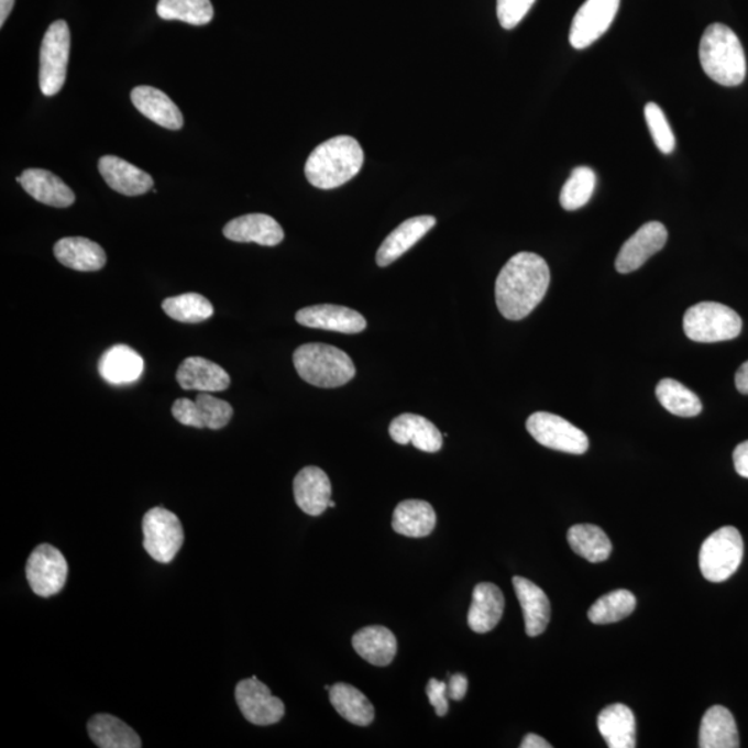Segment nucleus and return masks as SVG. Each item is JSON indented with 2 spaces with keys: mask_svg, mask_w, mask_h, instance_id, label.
<instances>
[{
  "mask_svg": "<svg viewBox=\"0 0 748 748\" xmlns=\"http://www.w3.org/2000/svg\"><path fill=\"white\" fill-rule=\"evenodd\" d=\"M173 415L184 426L196 427V429L221 430L231 421L233 408L227 400L200 392L196 400L189 398L176 399L173 405Z\"/></svg>",
  "mask_w": 748,
  "mask_h": 748,
  "instance_id": "13",
  "label": "nucleus"
},
{
  "mask_svg": "<svg viewBox=\"0 0 748 748\" xmlns=\"http://www.w3.org/2000/svg\"><path fill=\"white\" fill-rule=\"evenodd\" d=\"M142 356L128 345L111 346L99 361L100 376L116 386L135 383L142 376Z\"/></svg>",
  "mask_w": 748,
  "mask_h": 748,
  "instance_id": "31",
  "label": "nucleus"
},
{
  "mask_svg": "<svg viewBox=\"0 0 748 748\" xmlns=\"http://www.w3.org/2000/svg\"><path fill=\"white\" fill-rule=\"evenodd\" d=\"M656 395L670 414L680 418H694L702 414L703 405L697 395L673 378H664L657 384Z\"/></svg>",
  "mask_w": 748,
  "mask_h": 748,
  "instance_id": "35",
  "label": "nucleus"
},
{
  "mask_svg": "<svg viewBox=\"0 0 748 748\" xmlns=\"http://www.w3.org/2000/svg\"><path fill=\"white\" fill-rule=\"evenodd\" d=\"M72 50V34L64 20H57L47 29L42 41L40 56V87L45 96L61 92L67 78V66Z\"/></svg>",
  "mask_w": 748,
  "mask_h": 748,
  "instance_id": "7",
  "label": "nucleus"
},
{
  "mask_svg": "<svg viewBox=\"0 0 748 748\" xmlns=\"http://www.w3.org/2000/svg\"><path fill=\"white\" fill-rule=\"evenodd\" d=\"M426 693L432 707H435L438 717H446L449 710L448 683L432 678V680L427 683Z\"/></svg>",
  "mask_w": 748,
  "mask_h": 748,
  "instance_id": "42",
  "label": "nucleus"
},
{
  "mask_svg": "<svg viewBox=\"0 0 748 748\" xmlns=\"http://www.w3.org/2000/svg\"><path fill=\"white\" fill-rule=\"evenodd\" d=\"M645 119L657 148L662 154H671L676 142L664 111L660 109L659 105L648 103L645 107Z\"/></svg>",
  "mask_w": 748,
  "mask_h": 748,
  "instance_id": "40",
  "label": "nucleus"
},
{
  "mask_svg": "<svg viewBox=\"0 0 748 748\" xmlns=\"http://www.w3.org/2000/svg\"><path fill=\"white\" fill-rule=\"evenodd\" d=\"M734 463L737 474L748 479V441L741 442L736 447Z\"/></svg>",
  "mask_w": 748,
  "mask_h": 748,
  "instance_id": "44",
  "label": "nucleus"
},
{
  "mask_svg": "<svg viewBox=\"0 0 748 748\" xmlns=\"http://www.w3.org/2000/svg\"><path fill=\"white\" fill-rule=\"evenodd\" d=\"M18 182L32 199L42 202V205L67 208L75 202L74 191L51 170L25 169L19 176Z\"/></svg>",
  "mask_w": 748,
  "mask_h": 748,
  "instance_id": "21",
  "label": "nucleus"
},
{
  "mask_svg": "<svg viewBox=\"0 0 748 748\" xmlns=\"http://www.w3.org/2000/svg\"><path fill=\"white\" fill-rule=\"evenodd\" d=\"M698 746L702 748L740 747L736 721L728 708L714 705L707 710L700 726Z\"/></svg>",
  "mask_w": 748,
  "mask_h": 748,
  "instance_id": "28",
  "label": "nucleus"
},
{
  "mask_svg": "<svg viewBox=\"0 0 748 748\" xmlns=\"http://www.w3.org/2000/svg\"><path fill=\"white\" fill-rule=\"evenodd\" d=\"M668 232L661 222H648L624 243L617 255L616 270L619 274H630L639 270L660 250L664 249Z\"/></svg>",
  "mask_w": 748,
  "mask_h": 748,
  "instance_id": "14",
  "label": "nucleus"
},
{
  "mask_svg": "<svg viewBox=\"0 0 748 748\" xmlns=\"http://www.w3.org/2000/svg\"><path fill=\"white\" fill-rule=\"evenodd\" d=\"M571 549L590 563H603L612 554V542L601 527L576 524L568 532Z\"/></svg>",
  "mask_w": 748,
  "mask_h": 748,
  "instance_id": "34",
  "label": "nucleus"
},
{
  "mask_svg": "<svg viewBox=\"0 0 748 748\" xmlns=\"http://www.w3.org/2000/svg\"><path fill=\"white\" fill-rule=\"evenodd\" d=\"M294 367L304 382L320 388L345 386L356 369L344 351L328 344H304L294 351Z\"/></svg>",
  "mask_w": 748,
  "mask_h": 748,
  "instance_id": "4",
  "label": "nucleus"
},
{
  "mask_svg": "<svg viewBox=\"0 0 748 748\" xmlns=\"http://www.w3.org/2000/svg\"><path fill=\"white\" fill-rule=\"evenodd\" d=\"M15 0H0V26L7 23V20L12 13Z\"/></svg>",
  "mask_w": 748,
  "mask_h": 748,
  "instance_id": "47",
  "label": "nucleus"
},
{
  "mask_svg": "<svg viewBox=\"0 0 748 748\" xmlns=\"http://www.w3.org/2000/svg\"><path fill=\"white\" fill-rule=\"evenodd\" d=\"M504 610V593L498 586L483 582L473 591V602L468 614L469 627L473 629V632H490L499 624Z\"/></svg>",
  "mask_w": 748,
  "mask_h": 748,
  "instance_id": "24",
  "label": "nucleus"
},
{
  "mask_svg": "<svg viewBox=\"0 0 748 748\" xmlns=\"http://www.w3.org/2000/svg\"><path fill=\"white\" fill-rule=\"evenodd\" d=\"M176 381L184 389L202 393L224 392L231 386V377L223 367L200 356H190L182 362Z\"/></svg>",
  "mask_w": 748,
  "mask_h": 748,
  "instance_id": "19",
  "label": "nucleus"
},
{
  "mask_svg": "<svg viewBox=\"0 0 748 748\" xmlns=\"http://www.w3.org/2000/svg\"><path fill=\"white\" fill-rule=\"evenodd\" d=\"M223 237L238 243H256L274 248L285 239V232L275 218L265 213H249L232 219L223 228Z\"/></svg>",
  "mask_w": 748,
  "mask_h": 748,
  "instance_id": "16",
  "label": "nucleus"
},
{
  "mask_svg": "<svg viewBox=\"0 0 748 748\" xmlns=\"http://www.w3.org/2000/svg\"><path fill=\"white\" fill-rule=\"evenodd\" d=\"M550 285L547 261L534 253H518L502 268L495 285L496 306L509 320L527 318L542 302Z\"/></svg>",
  "mask_w": 748,
  "mask_h": 748,
  "instance_id": "1",
  "label": "nucleus"
},
{
  "mask_svg": "<svg viewBox=\"0 0 748 748\" xmlns=\"http://www.w3.org/2000/svg\"><path fill=\"white\" fill-rule=\"evenodd\" d=\"M745 544L735 527H723L711 534L700 549L698 563L704 579L710 582H724L739 570Z\"/></svg>",
  "mask_w": 748,
  "mask_h": 748,
  "instance_id": "6",
  "label": "nucleus"
},
{
  "mask_svg": "<svg viewBox=\"0 0 748 748\" xmlns=\"http://www.w3.org/2000/svg\"><path fill=\"white\" fill-rule=\"evenodd\" d=\"M596 187V174L590 167H579L571 173L560 194V205L565 211H575L590 202Z\"/></svg>",
  "mask_w": 748,
  "mask_h": 748,
  "instance_id": "39",
  "label": "nucleus"
},
{
  "mask_svg": "<svg viewBox=\"0 0 748 748\" xmlns=\"http://www.w3.org/2000/svg\"><path fill=\"white\" fill-rule=\"evenodd\" d=\"M365 153L356 139L336 136L319 144L307 160L306 176L315 187L322 190L336 189L360 173Z\"/></svg>",
  "mask_w": 748,
  "mask_h": 748,
  "instance_id": "2",
  "label": "nucleus"
},
{
  "mask_svg": "<svg viewBox=\"0 0 748 748\" xmlns=\"http://www.w3.org/2000/svg\"><path fill=\"white\" fill-rule=\"evenodd\" d=\"M527 430L534 440L553 451L582 455L590 448V440L584 431L548 411L531 415L527 420Z\"/></svg>",
  "mask_w": 748,
  "mask_h": 748,
  "instance_id": "9",
  "label": "nucleus"
},
{
  "mask_svg": "<svg viewBox=\"0 0 748 748\" xmlns=\"http://www.w3.org/2000/svg\"><path fill=\"white\" fill-rule=\"evenodd\" d=\"M157 14L163 20H178L191 25H206L213 18L210 0H160Z\"/></svg>",
  "mask_w": 748,
  "mask_h": 748,
  "instance_id": "38",
  "label": "nucleus"
},
{
  "mask_svg": "<svg viewBox=\"0 0 748 748\" xmlns=\"http://www.w3.org/2000/svg\"><path fill=\"white\" fill-rule=\"evenodd\" d=\"M518 602H520L524 622H526V632L531 638L542 635L550 622V602L541 587L532 581L515 576L513 579Z\"/></svg>",
  "mask_w": 748,
  "mask_h": 748,
  "instance_id": "25",
  "label": "nucleus"
},
{
  "mask_svg": "<svg viewBox=\"0 0 748 748\" xmlns=\"http://www.w3.org/2000/svg\"><path fill=\"white\" fill-rule=\"evenodd\" d=\"M142 530L143 547L158 563H170L184 547V527L178 516L164 507H153L144 515Z\"/></svg>",
  "mask_w": 748,
  "mask_h": 748,
  "instance_id": "8",
  "label": "nucleus"
},
{
  "mask_svg": "<svg viewBox=\"0 0 748 748\" xmlns=\"http://www.w3.org/2000/svg\"><path fill=\"white\" fill-rule=\"evenodd\" d=\"M297 322L306 328L339 331L344 334H356L366 329V319L354 309L330 306H314L299 309Z\"/></svg>",
  "mask_w": 748,
  "mask_h": 748,
  "instance_id": "15",
  "label": "nucleus"
},
{
  "mask_svg": "<svg viewBox=\"0 0 748 748\" xmlns=\"http://www.w3.org/2000/svg\"><path fill=\"white\" fill-rule=\"evenodd\" d=\"M294 499L299 509L309 516H320L331 501V483L322 469L308 466L296 475L293 483Z\"/></svg>",
  "mask_w": 748,
  "mask_h": 748,
  "instance_id": "18",
  "label": "nucleus"
},
{
  "mask_svg": "<svg viewBox=\"0 0 748 748\" xmlns=\"http://www.w3.org/2000/svg\"><path fill=\"white\" fill-rule=\"evenodd\" d=\"M99 173L112 190L124 196H142L154 189L152 176L120 157H101Z\"/></svg>",
  "mask_w": 748,
  "mask_h": 748,
  "instance_id": "20",
  "label": "nucleus"
},
{
  "mask_svg": "<svg viewBox=\"0 0 748 748\" xmlns=\"http://www.w3.org/2000/svg\"><path fill=\"white\" fill-rule=\"evenodd\" d=\"M234 697L244 718L251 724L268 726L285 717V703L274 696L271 689L255 675L238 683Z\"/></svg>",
  "mask_w": 748,
  "mask_h": 748,
  "instance_id": "11",
  "label": "nucleus"
},
{
  "mask_svg": "<svg viewBox=\"0 0 748 748\" xmlns=\"http://www.w3.org/2000/svg\"><path fill=\"white\" fill-rule=\"evenodd\" d=\"M636 597L632 592L618 590L597 598L595 605L587 612V618L593 624L605 625L622 622L634 613Z\"/></svg>",
  "mask_w": 748,
  "mask_h": 748,
  "instance_id": "36",
  "label": "nucleus"
},
{
  "mask_svg": "<svg viewBox=\"0 0 748 748\" xmlns=\"http://www.w3.org/2000/svg\"><path fill=\"white\" fill-rule=\"evenodd\" d=\"M736 388L739 393L748 395V361L743 363L735 377Z\"/></svg>",
  "mask_w": 748,
  "mask_h": 748,
  "instance_id": "45",
  "label": "nucleus"
},
{
  "mask_svg": "<svg viewBox=\"0 0 748 748\" xmlns=\"http://www.w3.org/2000/svg\"><path fill=\"white\" fill-rule=\"evenodd\" d=\"M700 63L704 73L723 87H737L746 79L747 63L741 42L724 24H711L700 41Z\"/></svg>",
  "mask_w": 748,
  "mask_h": 748,
  "instance_id": "3",
  "label": "nucleus"
},
{
  "mask_svg": "<svg viewBox=\"0 0 748 748\" xmlns=\"http://www.w3.org/2000/svg\"><path fill=\"white\" fill-rule=\"evenodd\" d=\"M537 0H496V13L505 30L516 29Z\"/></svg>",
  "mask_w": 748,
  "mask_h": 748,
  "instance_id": "41",
  "label": "nucleus"
},
{
  "mask_svg": "<svg viewBox=\"0 0 748 748\" xmlns=\"http://www.w3.org/2000/svg\"><path fill=\"white\" fill-rule=\"evenodd\" d=\"M330 703L349 723L367 726L373 723L374 707L369 698L349 683H336L329 689Z\"/></svg>",
  "mask_w": 748,
  "mask_h": 748,
  "instance_id": "33",
  "label": "nucleus"
},
{
  "mask_svg": "<svg viewBox=\"0 0 748 748\" xmlns=\"http://www.w3.org/2000/svg\"><path fill=\"white\" fill-rule=\"evenodd\" d=\"M329 507H336V502H334V501H330Z\"/></svg>",
  "mask_w": 748,
  "mask_h": 748,
  "instance_id": "48",
  "label": "nucleus"
},
{
  "mask_svg": "<svg viewBox=\"0 0 748 748\" xmlns=\"http://www.w3.org/2000/svg\"><path fill=\"white\" fill-rule=\"evenodd\" d=\"M164 312L169 318L182 323H200L210 319L213 315V307L206 297L196 293L182 294V296L164 299Z\"/></svg>",
  "mask_w": 748,
  "mask_h": 748,
  "instance_id": "37",
  "label": "nucleus"
},
{
  "mask_svg": "<svg viewBox=\"0 0 748 748\" xmlns=\"http://www.w3.org/2000/svg\"><path fill=\"white\" fill-rule=\"evenodd\" d=\"M622 0H586L574 15L570 44L574 50H586L610 29Z\"/></svg>",
  "mask_w": 748,
  "mask_h": 748,
  "instance_id": "12",
  "label": "nucleus"
},
{
  "mask_svg": "<svg viewBox=\"0 0 748 748\" xmlns=\"http://www.w3.org/2000/svg\"><path fill=\"white\" fill-rule=\"evenodd\" d=\"M468 688L469 681L463 673H455V675L449 676L448 696L455 700V702H461L466 696Z\"/></svg>",
  "mask_w": 748,
  "mask_h": 748,
  "instance_id": "43",
  "label": "nucleus"
},
{
  "mask_svg": "<svg viewBox=\"0 0 748 748\" xmlns=\"http://www.w3.org/2000/svg\"><path fill=\"white\" fill-rule=\"evenodd\" d=\"M521 748H552V745L536 734H528L524 737Z\"/></svg>",
  "mask_w": 748,
  "mask_h": 748,
  "instance_id": "46",
  "label": "nucleus"
},
{
  "mask_svg": "<svg viewBox=\"0 0 748 748\" xmlns=\"http://www.w3.org/2000/svg\"><path fill=\"white\" fill-rule=\"evenodd\" d=\"M25 575L35 595L55 596L66 585L68 563L61 550L50 543H42L26 560Z\"/></svg>",
  "mask_w": 748,
  "mask_h": 748,
  "instance_id": "10",
  "label": "nucleus"
},
{
  "mask_svg": "<svg viewBox=\"0 0 748 748\" xmlns=\"http://www.w3.org/2000/svg\"><path fill=\"white\" fill-rule=\"evenodd\" d=\"M131 100L139 112L146 119L156 122L165 130L178 131L184 127V116L178 106L157 88L138 87L132 90Z\"/></svg>",
  "mask_w": 748,
  "mask_h": 748,
  "instance_id": "23",
  "label": "nucleus"
},
{
  "mask_svg": "<svg viewBox=\"0 0 748 748\" xmlns=\"http://www.w3.org/2000/svg\"><path fill=\"white\" fill-rule=\"evenodd\" d=\"M88 734L100 748H141L142 740L135 730L110 714H98L88 723Z\"/></svg>",
  "mask_w": 748,
  "mask_h": 748,
  "instance_id": "32",
  "label": "nucleus"
},
{
  "mask_svg": "<svg viewBox=\"0 0 748 748\" xmlns=\"http://www.w3.org/2000/svg\"><path fill=\"white\" fill-rule=\"evenodd\" d=\"M56 260L69 270L96 272L105 268L107 255L101 245L87 238H64L53 249Z\"/></svg>",
  "mask_w": 748,
  "mask_h": 748,
  "instance_id": "26",
  "label": "nucleus"
},
{
  "mask_svg": "<svg viewBox=\"0 0 748 748\" xmlns=\"http://www.w3.org/2000/svg\"><path fill=\"white\" fill-rule=\"evenodd\" d=\"M389 436L399 446L414 443L419 451L436 453L441 451L442 435L430 420L424 416L404 414L398 416L389 425Z\"/></svg>",
  "mask_w": 748,
  "mask_h": 748,
  "instance_id": "22",
  "label": "nucleus"
},
{
  "mask_svg": "<svg viewBox=\"0 0 748 748\" xmlns=\"http://www.w3.org/2000/svg\"><path fill=\"white\" fill-rule=\"evenodd\" d=\"M437 515L429 502L409 499L395 507L393 528L400 536L424 538L435 531Z\"/></svg>",
  "mask_w": 748,
  "mask_h": 748,
  "instance_id": "30",
  "label": "nucleus"
},
{
  "mask_svg": "<svg viewBox=\"0 0 748 748\" xmlns=\"http://www.w3.org/2000/svg\"><path fill=\"white\" fill-rule=\"evenodd\" d=\"M352 646L363 660L372 666L387 667L397 656L398 644L395 635L386 627L374 625L366 627L354 635Z\"/></svg>",
  "mask_w": 748,
  "mask_h": 748,
  "instance_id": "27",
  "label": "nucleus"
},
{
  "mask_svg": "<svg viewBox=\"0 0 748 748\" xmlns=\"http://www.w3.org/2000/svg\"><path fill=\"white\" fill-rule=\"evenodd\" d=\"M597 728L610 748L636 746V721L632 711L624 704H612L598 714Z\"/></svg>",
  "mask_w": 748,
  "mask_h": 748,
  "instance_id": "29",
  "label": "nucleus"
},
{
  "mask_svg": "<svg viewBox=\"0 0 748 748\" xmlns=\"http://www.w3.org/2000/svg\"><path fill=\"white\" fill-rule=\"evenodd\" d=\"M437 219L431 216H420L406 219L398 228L388 234L377 251L376 262L378 266H388L409 251L419 240L436 227Z\"/></svg>",
  "mask_w": 748,
  "mask_h": 748,
  "instance_id": "17",
  "label": "nucleus"
},
{
  "mask_svg": "<svg viewBox=\"0 0 748 748\" xmlns=\"http://www.w3.org/2000/svg\"><path fill=\"white\" fill-rule=\"evenodd\" d=\"M739 314L718 302H700L689 308L683 318V330L697 343H719L734 340L741 333Z\"/></svg>",
  "mask_w": 748,
  "mask_h": 748,
  "instance_id": "5",
  "label": "nucleus"
}]
</instances>
